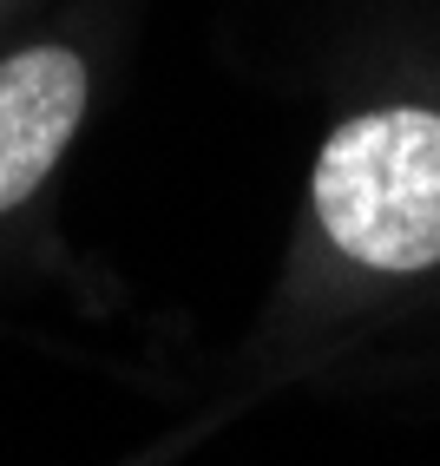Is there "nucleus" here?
<instances>
[{"label": "nucleus", "mask_w": 440, "mask_h": 466, "mask_svg": "<svg viewBox=\"0 0 440 466\" xmlns=\"http://www.w3.org/2000/svg\"><path fill=\"white\" fill-rule=\"evenodd\" d=\"M316 217L368 269L440 263V112L349 118L316 158Z\"/></svg>", "instance_id": "f257e3e1"}, {"label": "nucleus", "mask_w": 440, "mask_h": 466, "mask_svg": "<svg viewBox=\"0 0 440 466\" xmlns=\"http://www.w3.org/2000/svg\"><path fill=\"white\" fill-rule=\"evenodd\" d=\"M86 112V66L67 46H26L0 59V210L40 191Z\"/></svg>", "instance_id": "f03ea898"}]
</instances>
